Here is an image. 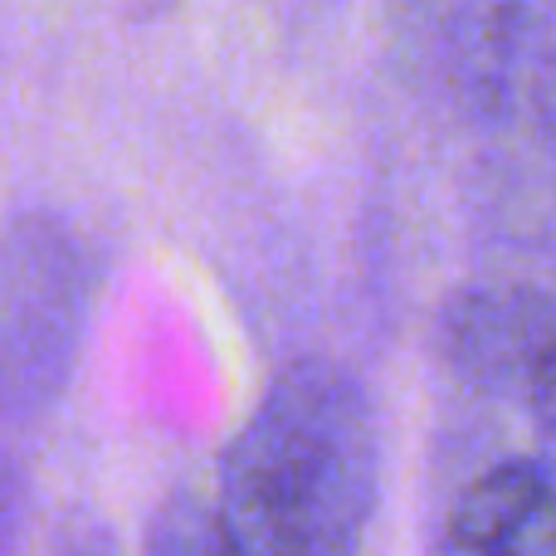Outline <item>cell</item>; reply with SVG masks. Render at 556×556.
Listing matches in <instances>:
<instances>
[{
	"instance_id": "cell-4",
	"label": "cell",
	"mask_w": 556,
	"mask_h": 556,
	"mask_svg": "<svg viewBox=\"0 0 556 556\" xmlns=\"http://www.w3.org/2000/svg\"><path fill=\"white\" fill-rule=\"evenodd\" d=\"M440 556H556V479L503 459L454 498Z\"/></svg>"
},
{
	"instance_id": "cell-6",
	"label": "cell",
	"mask_w": 556,
	"mask_h": 556,
	"mask_svg": "<svg viewBox=\"0 0 556 556\" xmlns=\"http://www.w3.org/2000/svg\"><path fill=\"white\" fill-rule=\"evenodd\" d=\"M532 425H538V444H542V459H547V473L556 479V366L547 371V381L538 386V395L528 401Z\"/></svg>"
},
{
	"instance_id": "cell-5",
	"label": "cell",
	"mask_w": 556,
	"mask_h": 556,
	"mask_svg": "<svg viewBox=\"0 0 556 556\" xmlns=\"http://www.w3.org/2000/svg\"><path fill=\"white\" fill-rule=\"evenodd\" d=\"M147 556H235L220 508L201 493H172L147 528Z\"/></svg>"
},
{
	"instance_id": "cell-3",
	"label": "cell",
	"mask_w": 556,
	"mask_h": 556,
	"mask_svg": "<svg viewBox=\"0 0 556 556\" xmlns=\"http://www.w3.org/2000/svg\"><path fill=\"white\" fill-rule=\"evenodd\" d=\"M440 356L464 386L528 405L556 366V303L518 283L469 288L440 317Z\"/></svg>"
},
{
	"instance_id": "cell-2",
	"label": "cell",
	"mask_w": 556,
	"mask_h": 556,
	"mask_svg": "<svg viewBox=\"0 0 556 556\" xmlns=\"http://www.w3.org/2000/svg\"><path fill=\"white\" fill-rule=\"evenodd\" d=\"M88 264L49 215H25L0 240V395L39 410L68 381L84 327Z\"/></svg>"
},
{
	"instance_id": "cell-7",
	"label": "cell",
	"mask_w": 556,
	"mask_h": 556,
	"mask_svg": "<svg viewBox=\"0 0 556 556\" xmlns=\"http://www.w3.org/2000/svg\"><path fill=\"white\" fill-rule=\"evenodd\" d=\"M532 108H538V127H542V137L556 147V59L547 68H542V78H538V88H532Z\"/></svg>"
},
{
	"instance_id": "cell-1",
	"label": "cell",
	"mask_w": 556,
	"mask_h": 556,
	"mask_svg": "<svg viewBox=\"0 0 556 556\" xmlns=\"http://www.w3.org/2000/svg\"><path fill=\"white\" fill-rule=\"evenodd\" d=\"M381 498V430L366 386L327 356L283 366L220 469L235 556H362Z\"/></svg>"
}]
</instances>
